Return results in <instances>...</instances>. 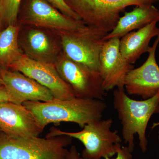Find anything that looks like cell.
Segmentation results:
<instances>
[{"mask_svg":"<svg viewBox=\"0 0 159 159\" xmlns=\"http://www.w3.org/2000/svg\"><path fill=\"white\" fill-rule=\"evenodd\" d=\"M14 102L13 99L5 87H0V102Z\"/></svg>","mask_w":159,"mask_h":159,"instance_id":"21","label":"cell"},{"mask_svg":"<svg viewBox=\"0 0 159 159\" xmlns=\"http://www.w3.org/2000/svg\"><path fill=\"white\" fill-rule=\"evenodd\" d=\"M113 103L122 125V139L127 147L133 152L134 137L137 135L140 149L145 153L148 146L146 131L148 122L152 115L159 114V90L152 98L136 100L129 97L124 88H117L114 92Z\"/></svg>","mask_w":159,"mask_h":159,"instance_id":"2","label":"cell"},{"mask_svg":"<svg viewBox=\"0 0 159 159\" xmlns=\"http://www.w3.org/2000/svg\"><path fill=\"white\" fill-rule=\"evenodd\" d=\"M1 25H2V24H1V20H0V26H1Z\"/></svg>","mask_w":159,"mask_h":159,"instance_id":"25","label":"cell"},{"mask_svg":"<svg viewBox=\"0 0 159 159\" xmlns=\"http://www.w3.org/2000/svg\"><path fill=\"white\" fill-rule=\"evenodd\" d=\"M120 39L106 41L99 58V73L102 80V86L106 92L114 88H124L125 77L133 69L122 56L119 48Z\"/></svg>","mask_w":159,"mask_h":159,"instance_id":"12","label":"cell"},{"mask_svg":"<svg viewBox=\"0 0 159 159\" xmlns=\"http://www.w3.org/2000/svg\"><path fill=\"white\" fill-rule=\"evenodd\" d=\"M87 25L104 33L116 25L121 12L129 6H151L159 0H65Z\"/></svg>","mask_w":159,"mask_h":159,"instance_id":"5","label":"cell"},{"mask_svg":"<svg viewBox=\"0 0 159 159\" xmlns=\"http://www.w3.org/2000/svg\"><path fill=\"white\" fill-rule=\"evenodd\" d=\"M56 8L63 14L77 20H82L76 13L69 7L65 0H43Z\"/></svg>","mask_w":159,"mask_h":159,"instance_id":"19","label":"cell"},{"mask_svg":"<svg viewBox=\"0 0 159 159\" xmlns=\"http://www.w3.org/2000/svg\"><path fill=\"white\" fill-rule=\"evenodd\" d=\"M60 76L71 87L76 97L104 100L107 93L100 73L75 62L63 54L55 64Z\"/></svg>","mask_w":159,"mask_h":159,"instance_id":"7","label":"cell"},{"mask_svg":"<svg viewBox=\"0 0 159 159\" xmlns=\"http://www.w3.org/2000/svg\"><path fill=\"white\" fill-rule=\"evenodd\" d=\"M153 21H159L158 9L153 5L136 6L132 11L125 12L123 16L119 18L116 25L104 39H120L131 31L139 30Z\"/></svg>","mask_w":159,"mask_h":159,"instance_id":"15","label":"cell"},{"mask_svg":"<svg viewBox=\"0 0 159 159\" xmlns=\"http://www.w3.org/2000/svg\"><path fill=\"white\" fill-rule=\"evenodd\" d=\"M22 0H0V20L2 25H16Z\"/></svg>","mask_w":159,"mask_h":159,"instance_id":"18","label":"cell"},{"mask_svg":"<svg viewBox=\"0 0 159 159\" xmlns=\"http://www.w3.org/2000/svg\"><path fill=\"white\" fill-rule=\"evenodd\" d=\"M157 22H152L137 31H131L120 39V52L129 63H135L142 54L147 52L151 40L159 34Z\"/></svg>","mask_w":159,"mask_h":159,"instance_id":"14","label":"cell"},{"mask_svg":"<svg viewBox=\"0 0 159 159\" xmlns=\"http://www.w3.org/2000/svg\"><path fill=\"white\" fill-rule=\"evenodd\" d=\"M132 153L127 146H122L121 143H119L117 145L116 157L115 158L106 157L103 159H132Z\"/></svg>","mask_w":159,"mask_h":159,"instance_id":"20","label":"cell"},{"mask_svg":"<svg viewBox=\"0 0 159 159\" xmlns=\"http://www.w3.org/2000/svg\"><path fill=\"white\" fill-rule=\"evenodd\" d=\"M159 43V34L147 52L148 58L143 65L129 71L125 77L124 89L126 93L147 99L153 97L159 90V66L156 51Z\"/></svg>","mask_w":159,"mask_h":159,"instance_id":"9","label":"cell"},{"mask_svg":"<svg viewBox=\"0 0 159 159\" xmlns=\"http://www.w3.org/2000/svg\"><path fill=\"white\" fill-rule=\"evenodd\" d=\"M45 87L54 99L66 100L75 98L71 87L58 74L55 65L37 61L23 54L9 66Z\"/></svg>","mask_w":159,"mask_h":159,"instance_id":"8","label":"cell"},{"mask_svg":"<svg viewBox=\"0 0 159 159\" xmlns=\"http://www.w3.org/2000/svg\"><path fill=\"white\" fill-rule=\"evenodd\" d=\"M4 87V83L3 82L2 79L0 77V87Z\"/></svg>","mask_w":159,"mask_h":159,"instance_id":"24","label":"cell"},{"mask_svg":"<svg viewBox=\"0 0 159 159\" xmlns=\"http://www.w3.org/2000/svg\"><path fill=\"white\" fill-rule=\"evenodd\" d=\"M0 77L14 103L22 104L27 101L49 102L55 99L45 87L18 71L0 68Z\"/></svg>","mask_w":159,"mask_h":159,"instance_id":"13","label":"cell"},{"mask_svg":"<svg viewBox=\"0 0 159 159\" xmlns=\"http://www.w3.org/2000/svg\"><path fill=\"white\" fill-rule=\"evenodd\" d=\"M22 22L57 32L77 31L87 25L82 20L66 16L43 0H30Z\"/></svg>","mask_w":159,"mask_h":159,"instance_id":"10","label":"cell"},{"mask_svg":"<svg viewBox=\"0 0 159 159\" xmlns=\"http://www.w3.org/2000/svg\"><path fill=\"white\" fill-rule=\"evenodd\" d=\"M0 129L15 137H38L43 130L36 117L22 104L0 102Z\"/></svg>","mask_w":159,"mask_h":159,"instance_id":"11","label":"cell"},{"mask_svg":"<svg viewBox=\"0 0 159 159\" xmlns=\"http://www.w3.org/2000/svg\"><path fill=\"white\" fill-rule=\"evenodd\" d=\"M66 135L15 137L0 133V159H71L66 147L72 142Z\"/></svg>","mask_w":159,"mask_h":159,"instance_id":"3","label":"cell"},{"mask_svg":"<svg viewBox=\"0 0 159 159\" xmlns=\"http://www.w3.org/2000/svg\"><path fill=\"white\" fill-rule=\"evenodd\" d=\"M158 125H159V122H157V123H154L153 125H152V126L151 127V128L152 129H153L155 127H156L157 126H158ZM158 141L159 142V135L158 137Z\"/></svg>","mask_w":159,"mask_h":159,"instance_id":"23","label":"cell"},{"mask_svg":"<svg viewBox=\"0 0 159 159\" xmlns=\"http://www.w3.org/2000/svg\"><path fill=\"white\" fill-rule=\"evenodd\" d=\"M2 132V131H1V129H0V133Z\"/></svg>","mask_w":159,"mask_h":159,"instance_id":"26","label":"cell"},{"mask_svg":"<svg viewBox=\"0 0 159 159\" xmlns=\"http://www.w3.org/2000/svg\"><path fill=\"white\" fill-rule=\"evenodd\" d=\"M23 48L26 55L40 62L55 65L58 57L57 46L45 31L31 29L26 33Z\"/></svg>","mask_w":159,"mask_h":159,"instance_id":"16","label":"cell"},{"mask_svg":"<svg viewBox=\"0 0 159 159\" xmlns=\"http://www.w3.org/2000/svg\"><path fill=\"white\" fill-rule=\"evenodd\" d=\"M22 104L33 113L43 129L51 123H76L83 128L91 122L102 119L107 105L104 100L80 98L49 102L27 101Z\"/></svg>","mask_w":159,"mask_h":159,"instance_id":"1","label":"cell"},{"mask_svg":"<svg viewBox=\"0 0 159 159\" xmlns=\"http://www.w3.org/2000/svg\"><path fill=\"white\" fill-rule=\"evenodd\" d=\"M20 28L17 24L9 25L0 32V68H9L22 54L18 45Z\"/></svg>","mask_w":159,"mask_h":159,"instance_id":"17","label":"cell"},{"mask_svg":"<svg viewBox=\"0 0 159 159\" xmlns=\"http://www.w3.org/2000/svg\"><path fill=\"white\" fill-rule=\"evenodd\" d=\"M112 119L97 120L86 125L81 130L69 132L52 127L46 137L66 135L77 139L84 148L81 157L83 159H101L111 158L116 154L117 145L122 142L118 130L112 131Z\"/></svg>","mask_w":159,"mask_h":159,"instance_id":"4","label":"cell"},{"mask_svg":"<svg viewBox=\"0 0 159 159\" xmlns=\"http://www.w3.org/2000/svg\"><path fill=\"white\" fill-rule=\"evenodd\" d=\"M57 32L64 55L75 62L99 72V58L107 33L88 25L77 31Z\"/></svg>","mask_w":159,"mask_h":159,"instance_id":"6","label":"cell"},{"mask_svg":"<svg viewBox=\"0 0 159 159\" xmlns=\"http://www.w3.org/2000/svg\"><path fill=\"white\" fill-rule=\"evenodd\" d=\"M71 159H83L82 158L75 145H72L70 150Z\"/></svg>","mask_w":159,"mask_h":159,"instance_id":"22","label":"cell"}]
</instances>
